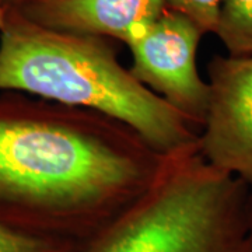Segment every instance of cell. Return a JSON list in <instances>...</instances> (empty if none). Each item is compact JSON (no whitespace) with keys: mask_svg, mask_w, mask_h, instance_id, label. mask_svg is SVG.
I'll return each mask as SVG.
<instances>
[{"mask_svg":"<svg viewBox=\"0 0 252 252\" xmlns=\"http://www.w3.org/2000/svg\"><path fill=\"white\" fill-rule=\"evenodd\" d=\"M209 104L199 132L207 162L252 188V55H216L207 63Z\"/></svg>","mask_w":252,"mask_h":252,"instance_id":"5b68a950","label":"cell"},{"mask_svg":"<svg viewBox=\"0 0 252 252\" xmlns=\"http://www.w3.org/2000/svg\"><path fill=\"white\" fill-rule=\"evenodd\" d=\"M165 7L193 21L203 34H215L220 0H164Z\"/></svg>","mask_w":252,"mask_h":252,"instance_id":"9c48e42d","label":"cell"},{"mask_svg":"<svg viewBox=\"0 0 252 252\" xmlns=\"http://www.w3.org/2000/svg\"><path fill=\"white\" fill-rule=\"evenodd\" d=\"M6 13H7V7L1 3L0 0V30L3 28V24H4V20H6Z\"/></svg>","mask_w":252,"mask_h":252,"instance_id":"7c38bea8","label":"cell"},{"mask_svg":"<svg viewBox=\"0 0 252 252\" xmlns=\"http://www.w3.org/2000/svg\"><path fill=\"white\" fill-rule=\"evenodd\" d=\"M215 34L230 55H252V0H220Z\"/></svg>","mask_w":252,"mask_h":252,"instance_id":"52a82bcc","label":"cell"},{"mask_svg":"<svg viewBox=\"0 0 252 252\" xmlns=\"http://www.w3.org/2000/svg\"><path fill=\"white\" fill-rule=\"evenodd\" d=\"M205 35L188 17L165 9L126 45L137 80L200 130L209 104V84L198 72L196 51Z\"/></svg>","mask_w":252,"mask_h":252,"instance_id":"277c9868","label":"cell"},{"mask_svg":"<svg viewBox=\"0 0 252 252\" xmlns=\"http://www.w3.org/2000/svg\"><path fill=\"white\" fill-rule=\"evenodd\" d=\"M17 9L51 30L127 44L167 7L164 0H28Z\"/></svg>","mask_w":252,"mask_h":252,"instance_id":"8992f818","label":"cell"},{"mask_svg":"<svg viewBox=\"0 0 252 252\" xmlns=\"http://www.w3.org/2000/svg\"><path fill=\"white\" fill-rule=\"evenodd\" d=\"M0 91L105 114L160 153L199 139L198 127L122 66L105 38L46 28L17 7H7L0 30Z\"/></svg>","mask_w":252,"mask_h":252,"instance_id":"7a4b0ae2","label":"cell"},{"mask_svg":"<svg viewBox=\"0 0 252 252\" xmlns=\"http://www.w3.org/2000/svg\"><path fill=\"white\" fill-rule=\"evenodd\" d=\"M28 0H1V3L6 6V7H18L21 6L23 3H26Z\"/></svg>","mask_w":252,"mask_h":252,"instance_id":"8fae6325","label":"cell"},{"mask_svg":"<svg viewBox=\"0 0 252 252\" xmlns=\"http://www.w3.org/2000/svg\"><path fill=\"white\" fill-rule=\"evenodd\" d=\"M164 154L105 114L0 91V224L84 245L149 189Z\"/></svg>","mask_w":252,"mask_h":252,"instance_id":"6da1fadb","label":"cell"},{"mask_svg":"<svg viewBox=\"0 0 252 252\" xmlns=\"http://www.w3.org/2000/svg\"><path fill=\"white\" fill-rule=\"evenodd\" d=\"M83 245L24 234L0 224V252H81Z\"/></svg>","mask_w":252,"mask_h":252,"instance_id":"ba28073f","label":"cell"},{"mask_svg":"<svg viewBox=\"0 0 252 252\" xmlns=\"http://www.w3.org/2000/svg\"><path fill=\"white\" fill-rule=\"evenodd\" d=\"M248 195L195 142L164 154L149 189L81 252H252Z\"/></svg>","mask_w":252,"mask_h":252,"instance_id":"3957f363","label":"cell"},{"mask_svg":"<svg viewBox=\"0 0 252 252\" xmlns=\"http://www.w3.org/2000/svg\"><path fill=\"white\" fill-rule=\"evenodd\" d=\"M248 220H250V230H251L252 238V188H250V195H248Z\"/></svg>","mask_w":252,"mask_h":252,"instance_id":"30bf717a","label":"cell"}]
</instances>
